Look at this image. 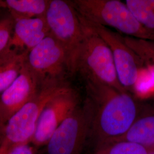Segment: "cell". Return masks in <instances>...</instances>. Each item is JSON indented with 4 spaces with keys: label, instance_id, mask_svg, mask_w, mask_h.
<instances>
[{
    "label": "cell",
    "instance_id": "obj_1",
    "mask_svg": "<svg viewBox=\"0 0 154 154\" xmlns=\"http://www.w3.org/2000/svg\"><path fill=\"white\" fill-rule=\"evenodd\" d=\"M85 82L82 107L88 121V138L93 139L96 147L119 140L142 114L138 102L128 91Z\"/></svg>",
    "mask_w": 154,
    "mask_h": 154
},
{
    "label": "cell",
    "instance_id": "obj_2",
    "mask_svg": "<svg viewBox=\"0 0 154 154\" xmlns=\"http://www.w3.org/2000/svg\"><path fill=\"white\" fill-rule=\"evenodd\" d=\"M80 18L82 39L74 60L72 74L78 73L85 82L100 83L119 91H127L119 81L109 46L88 22L82 17Z\"/></svg>",
    "mask_w": 154,
    "mask_h": 154
},
{
    "label": "cell",
    "instance_id": "obj_3",
    "mask_svg": "<svg viewBox=\"0 0 154 154\" xmlns=\"http://www.w3.org/2000/svg\"><path fill=\"white\" fill-rule=\"evenodd\" d=\"M78 13L86 21L109 26L127 35L154 41V33L138 22L125 3L119 0L70 1Z\"/></svg>",
    "mask_w": 154,
    "mask_h": 154
},
{
    "label": "cell",
    "instance_id": "obj_4",
    "mask_svg": "<svg viewBox=\"0 0 154 154\" xmlns=\"http://www.w3.org/2000/svg\"><path fill=\"white\" fill-rule=\"evenodd\" d=\"M70 86L67 82L45 83L32 99L0 127V144L9 147L31 143L39 116L50 99Z\"/></svg>",
    "mask_w": 154,
    "mask_h": 154
},
{
    "label": "cell",
    "instance_id": "obj_5",
    "mask_svg": "<svg viewBox=\"0 0 154 154\" xmlns=\"http://www.w3.org/2000/svg\"><path fill=\"white\" fill-rule=\"evenodd\" d=\"M45 19L50 34L66 50L73 74L74 62L83 37L79 14L70 1L50 0Z\"/></svg>",
    "mask_w": 154,
    "mask_h": 154
},
{
    "label": "cell",
    "instance_id": "obj_6",
    "mask_svg": "<svg viewBox=\"0 0 154 154\" xmlns=\"http://www.w3.org/2000/svg\"><path fill=\"white\" fill-rule=\"evenodd\" d=\"M26 63L42 84L66 82L72 74L66 50L50 34L28 53Z\"/></svg>",
    "mask_w": 154,
    "mask_h": 154
},
{
    "label": "cell",
    "instance_id": "obj_7",
    "mask_svg": "<svg viewBox=\"0 0 154 154\" xmlns=\"http://www.w3.org/2000/svg\"><path fill=\"white\" fill-rule=\"evenodd\" d=\"M86 21L109 46L122 86L129 93L136 91L140 65L136 53L120 35L109 28Z\"/></svg>",
    "mask_w": 154,
    "mask_h": 154
},
{
    "label": "cell",
    "instance_id": "obj_8",
    "mask_svg": "<svg viewBox=\"0 0 154 154\" xmlns=\"http://www.w3.org/2000/svg\"><path fill=\"white\" fill-rule=\"evenodd\" d=\"M89 136L88 121L79 106L63 122L46 144L47 154H81Z\"/></svg>",
    "mask_w": 154,
    "mask_h": 154
},
{
    "label": "cell",
    "instance_id": "obj_9",
    "mask_svg": "<svg viewBox=\"0 0 154 154\" xmlns=\"http://www.w3.org/2000/svg\"><path fill=\"white\" fill-rule=\"evenodd\" d=\"M79 106L78 94L70 86L56 95L39 116L31 143L35 147L45 146L55 130Z\"/></svg>",
    "mask_w": 154,
    "mask_h": 154
},
{
    "label": "cell",
    "instance_id": "obj_10",
    "mask_svg": "<svg viewBox=\"0 0 154 154\" xmlns=\"http://www.w3.org/2000/svg\"><path fill=\"white\" fill-rule=\"evenodd\" d=\"M43 85L26 63L16 79L0 94V127L32 99Z\"/></svg>",
    "mask_w": 154,
    "mask_h": 154
},
{
    "label": "cell",
    "instance_id": "obj_11",
    "mask_svg": "<svg viewBox=\"0 0 154 154\" xmlns=\"http://www.w3.org/2000/svg\"><path fill=\"white\" fill-rule=\"evenodd\" d=\"M14 21L8 50L28 53L50 34L45 17L19 19Z\"/></svg>",
    "mask_w": 154,
    "mask_h": 154
},
{
    "label": "cell",
    "instance_id": "obj_12",
    "mask_svg": "<svg viewBox=\"0 0 154 154\" xmlns=\"http://www.w3.org/2000/svg\"><path fill=\"white\" fill-rule=\"evenodd\" d=\"M50 0H4L0 6L5 8L14 20L45 17Z\"/></svg>",
    "mask_w": 154,
    "mask_h": 154
},
{
    "label": "cell",
    "instance_id": "obj_13",
    "mask_svg": "<svg viewBox=\"0 0 154 154\" xmlns=\"http://www.w3.org/2000/svg\"><path fill=\"white\" fill-rule=\"evenodd\" d=\"M27 53L8 50L0 56V94L10 86L26 64Z\"/></svg>",
    "mask_w": 154,
    "mask_h": 154
},
{
    "label": "cell",
    "instance_id": "obj_14",
    "mask_svg": "<svg viewBox=\"0 0 154 154\" xmlns=\"http://www.w3.org/2000/svg\"><path fill=\"white\" fill-rule=\"evenodd\" d=\"M118 140L138 143L149 151L154 149V114H141Z\"/></svg>",
    "mask_w": 154,
    "mask_h": 154
},
{
    "label": "cell",
    "instance_id": "obj_15",
    "mask_svg": "<svg viewBox=\"0 0 154 154\" xmlns=\"http://www.w3.org/2000/svg\"><path fill=\"white\" fill-rule=\"evenodd\" d=\"M149 150L139 144L126 140L105 143L95 148V154H149Z\"/></svg>",
    "mask_w": 154,
    "mask_h": 154
},
{
    "label": "cell",
    "instance_id": "obj_16",
    "mask_svg": "<svg viewBox=\"0 0 154 154\" xmlns=\"http://www.w3.org/2000/svg\"><path fill=\"white\" fill-rule=\"evenodd\" d=\"M125 4L138 22L154 33V11L146 0H126Z\"/></svg>",
    "mask_w": 154,
    "mask_h": 154
},
{
    "label": "cell",
    "instance_id": "obj_17",
    "mask_svg": "<svg viewBox=\"0 0 154 154\" xmlns=\"http://www.w3.org/2000/svg\"><path fill=\"white\" fill-rule=\"evenodd\" d=\"M14 20L9 14L0 17V56L8 50L13 34Z\"/></svg>",
    "mask_w": 154,
    "mask_h": 154
},
{
    "label": "cell",
    "instance_id": "obj_18",
    "mask_svg": "<svg viewBox=\"0 0 154 154\" xmlns=\"http://www.w3.org/2000/svg\"><path fill=\"white\" fill-rule=\"evenodd\" d=\"M8 154H36V152L32 143H25L10 147Z\"/></svg>",
    "mask_w": 154,
    "mask_h": 154
},
{
    "label": "cell",
    "instance_id": "obj_19",
    "mask_svg": "<svg viewBox=\"0 0 154 154\" xmlns=\"http://www.w3.org/2000/svg\"><path fill=\"white\" fill-rule=\"evenodd\" d=\"M9 147L4 144H0V154H8Z\"/></svg>",
    "mask_w": 154,
    "mask_h": 154
},
{
    "label": "cell",
    "instance_id": "obj_20",
    "mask_svg": "<svg viewBox=\"0 0 154 154\" xmlns=\"http://www.w3.org/2000/svg\"><path fill=\"white\" fill-rule=\"evenodd\" d=\"M146 2L154 11V0H146Z\"/></svg>",
    "mask_w": 154,
    "mask_h": 154
},
{
    "label": "cell",
    "instance_id": "obj_21",
    "mask_svg": "<svg viewBox=\"0 0 154 154\" xmlns=\"http://www.w3.org/2000/svg\"><path fill=\"white\" fill-rule=\"evenodd\" d=\"M149 154H154V151H149Z\"/></svg>",
    "mask_w": 154,
    "mask_h": 154
},
{
    "label": "cell",
    "instance_id": "obj_22",
    "mask_svg": "<svg viewBox=\"0 0 154 154\" xmlns=\"http://www.w3.org/2000/svg\"><path fill=\"white\" fill-rule=\"evenodd\" d=\"M1 9H2V8L1 7V6H0V17H1Z\"/></svg>",
    "mask_w": 154,
    "mask_h": 154
},
{
    "label": "cell",
    "instance_id": "obj_23",
    "mask_svg": "<svg viewBox=\"0 0 154 154\" xmlns=\"http://www.w3.org/2000/svg\"><path fill=\"white\" fill-rule=\"evenodd\" d=\"M151 151H154V149H152V150H151Z\"/></svg>",
    "mask_w": 154,
    "mask_h": 154
}]
</instances>
